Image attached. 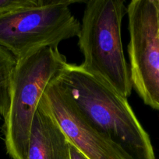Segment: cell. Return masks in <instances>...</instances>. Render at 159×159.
I'll return each instance as SVG.
<instances>
[{"label":"cell","instance_id":"8992f818","mask_svg":"<svg viewBox=\"0 0 159 159\" xmlns=\"http://www.w3.org/2000/svg\"><path fill=\"white\" fill-rule=\"evenodd\" d=\"M57 79L48 85L39 105L55 120L70 144L88 159H131L84 116Z\"/></svg>","mask_w":159,"mask_h":159},{"label":"cell","instance_id":"52a82bcc","mask_svg":"<svg viewBox=\"0 0 159 159\" xmlns=\"http://www.w3.org/2000/svg\"><path fill=\"white\" fill-rule=\"evenodd\" d=\"M25 159H70V141L55 120L38 106Z\"/></svg>","mask_w":159,"mask_h":159},{"label":"cell","instance_id":"9c48e42d","mask_svg":"<svg viewBox=\"0 0 159 159\" xmlns=\"http://www.w3.org/2000/svg\"><path fill=\"white\" fill-rule=\"evenodd\" d=\"M42 0H0V15L30 6H37Z\"/></svg>","mask_w":159,"mask_h":159},{"label":"cell","instance_id":"7a4b0ae2","mask_svg":"<svg viewBox=\"0 0 159 159\" xmlns=\"http://www.w3.org/2000/svg\"><path fill=\"white\" fill-rule=\"evenodd\" d=\"M85 4L77 37L84 56L80 66L127 99L132 85L121 37L125 2L90 0Z\"/></svg>","mask_w":159,"mask_h":159},{"label":"cell","instance_id":"5b68a950","mask_svg":"<svg viewBox=\"0 0 159 159\" xmlns=\"http://www.w3.org/2000/svg\"><path fill=\"white\" fill-rule=\"evenodd\" d=\"M126 14L132 88L146 105L159 110V0H132Z\"/></svg>","mask_w":159,"mask_h":159},{"label":"cell","instance_id":"277c9868","mask_svg":"<svg viewBox=\"0 0 159 159\" xmlns=\"http://www.w3.org/2000/svg\"><path fill=\"white\" fill-rule=\"evenodd\" d=\"M74 0H42L37 6L0 15V47L16 60L44 47L77 37L80 23L69 6Z\"/></svg>","mask_w":159,"mask_h":159},{"label":"cell","instance_id":"8fae6325","mask_svg":"<svg viewBox=\"0 0 159 159\" xmlns=\"http://www.w3.org/2000/svg\"><path fill=\"white\" fill-rule=\"evenodd\" d=\"M2 116V113H1V110H0V118H1Z\"/></svg>","mask_w":159,"mask_h":159},{"label":"cell","instance_id":"30bf717a","mask_svg":"<svg viewBox=\"0 0 159 159\" xmlns=\"http://www.w3.org/2000/svg\"><path fill=\"white\" fill-rule=\"evenodd\" d=\"M70 159H88L86 156H84L78 149H76L73 144L70 143Z\"/></svg>","mask_w":159,"mask_h":159},{"label":"cell","instance_id":"ba28073f","mask_svg":"<svg viewBox=\"0 0 159 159\" xmlns=\"http://www.w3.org/2000/svg\"><path fill=\"white\" fill-rule=\"evenodd\" d=\"M16 64L15 57L0 47V110L3 118L9 107L11 79Z\"/></svg>","mask_w":159,"mask_h":159},{"label":"cell","instance_id":"6da1fadb","mask_svg":"<svg viewBox=\"0 0 159 159\" xmlns=\"http://www.w3.org/2000/svg\"><path fill=\"white\" fill-rule=\"evenodd\" d=\"M58 82L86 118L131 159H155L151 139L126 98L80 65L69 64Z\"/></svg>","mask_w":159,"mask_h":159},{"label":"cell","instance_id":"3957f363","mask_svg":"<svg viewBox=\"0 0 159 159\" xmlns=\"http://www.w3.org/2000/svg\"><path fill=\"white\" fill-rule=\"evenodd\" d=\"M67 65L65 56L55 45L39 48L17 61L3 125L6 152L12 159L26 158L33 120L41 99Z\"/></svg>","mask_w":159,"mask_h":159}]
</instances>
